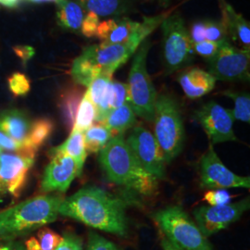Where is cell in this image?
<instances>
[{"instance_id": "cell-26", "label": "cell", "mask_w": 250, "mask_h": 250, "mask_svg": "<svg viewBox=\"0 0 250 250\" xmlns=\"http://www.w3.org/2000/svg\"><path fill=\"white\" fill-rule=\"evenodd\" d=\"M53 128V123L48 119H40L32 124L25 142L28 148L36 153L38 148L49 137Z\"/></svg>"}, {"instance_id": "cell-1", "label": "cell", "mask_w": 250, "mask_h": 250, "mask_svg": "<svg viewBox=\"0 0 250 250\" xmlns=\"http://www.w3.org/2000/svg\"><path fill=\"white\" fill-rule=\"evenodd\" d=\"M126 200L102 188L86 187L63 199L59 214L95 229L125 236L128 232Z\"/></svg>"}, {"instance_id": "cell-42", "label": "cell", "mask_w": 250, "mask_h": 250, "mask_svg": "<svg viewBox=\"0 0 250 250\" xmlns=\"http://www.w3.org/2000/svg\"><path fill=\"white\" fill-rule=\"evenodd\" d=\"M0 250H27L25 246L20 242L9 241L0 243Z\"/></svg>"}, {"instance_id": "cell-10", "label": "cell", "mask_w": 250, "mask_h": 250, "mask_svg": "<svg viewBox=\"0 0 250 250\" xmlns=\"http://www.w3.org/2000/svg\"><path fill=\"white\" fill-rule=\"evenodd\" d=\"M250 207V197H247L226 205L198 207L194 210V216L198 228L208 237L238 221Z\"/></svg>"}, {"instance_id": "cell-27", "label": "cell", "mask_w": 250, "mask_h": 250, "mask_svg": "<svg viewBox=\"0 0 250 250\" xmlns=\"http://www.w3.org/2000/svg\"><path fill=\"white\" fill-rule=\"evenodd\" d=\"M96 118H97L96 107L92 103L87 92H85L83 99L81 100L72 129L83 133L85 130H87L89 127L94 125V123L96 122Z\"/></svg>"}, {"instance_id": "cell-44", "label": "cell", "mask_w": 250, "mask_h": 250, "mask_svg": "<svg viewBox=\"0 0 250 250\" xmlns=\"http://www.w3.org/2000/svg\"><path fill=\"white\" fill-rule=\"evenodd\" d=\"M161 247L163 250H180L172 243H170L167 238H163L161 241Z\"/></svg>"}, {"instance_id": "cell-17", "label": "cell", "mask_w": 250, "mask_h": 250, "mask_svg": "<svg viewBox=\"0 0 250 250\" xmlns=\"http://www.w3.org/2000/svg\"><path fill=\"white\" fill-rule=\"evenodd\" d=\"M139 22L128 18L107 20L99 23L97 35L103 45L122 44L128 40Z\"/></svg>"}, {"instance_id": "cell-16", "label": "cell", "mask_w": 250, "mask_h": 250, "mask_svg": "<svg viewBox=\"0 0 250 250\" xmlns=\"http://www.w3.org/2000/svg\"><path fill=\"white\" fill-rule=\"evenodd\" d=\"M178 81L186 96L196 99L211 92L217 80L209 72L199 68H192L181 73Z\"/></svg>"}, {"instance_id": "cell-2", "label": "cell", "mask_w": 250, "mask_h": 250, "mask_svg": "<svg viewBox=\"0 0 250 250\" xmlns=\"http://www.w3.org/2000/svg\"><path fill=\"white\" fill-rule=\"evenodd\" d=\"M99 163L107 179L142 195H150L158 187V179L142 169L124 135L113 136L99 152Z\"/></svg>"}, {"instance_id": "cell-12", "label": "cell", "mask_w": 250, "mask_h": 250, "mask_svg": "<svg viewBox=\"0 0 250 250\" xmlns=\"http://www.w3.org/2000/svg\"><path fill=\"white\" fill-rule=\"evenodd\" d=\"M35 162V157L21 154H0V205L9 197L17 198Z\"/></svg>"}, {"instance_id": "cell-7", "label": "cell", "mask_w": 250, "mask_h": 250, "mask_svg": "<svg viewBox=\"0 0 250 250\" xmlns=\"http://www.w3.org/2000/svg\"><path fill=\"white\" fill-rule=\"evenodd\" d=\"M163 60L167 73L187 66L194 56L193 43L179 13H171L161 23Z\"/></svg>"}, {"instance_id": "cell-35", "label": "cell", "mask_w": 250, "mask_h": 250, "mask_svg": "<svg viewBox=\"0 0 250 250\" xmlns=\"http://www.w3.org/2000/svg\"><path fill=\"white\" fill-rule=\"evenodd\" d=\"M203 199L209 206H222L231 203L232 197L225 189H215L208 191Z\"/></svg>"}, {"instance_id": "cell-47", "label": "cell", "mask_w": 250, "mask_h": 250, "mask_svg": "<svg viewBox=\"0 0 250 250\" xmlns=\"http://www.w3.org/2000/svg\"><path fill=\"white\" fill-rule=\"evenodd\" d=\"M159 1L161 2V4L166 5V4H168V3H169V1H170V0H159Z\"/></svg>"}, {"instance_id": "cell-43", "label": "cell", "mask_w": 250, "mask_h": 250, "mask_svg": "<svg viewBox=\"0 0 250 250\" xmlns=\"http://www.w3.org/2000/svg\"><path fill=\"white\" fill-rule=\"evenodd\" d=\"M25 248L27 250H41L39 243L35 237H32L29 240H27L25 243Z\"/></svg>"}, {"instance_id": "cell-32", "label": "cell", "mask_w": 250, "mask_h": 250, "mask_svg": "<svg viewBox=\"0 0 250 250\" xmlns=\"http://www.w3.org/2000/svg\"><path fill=\"white\" fill-rule=\"evenodd\" d=\"M128 102V85L118 81H111V110Z\"/></svg>"}, {"instance_id": "cell-15", "label": "cell", "mask_w": 250, "mask_h": 250, "mask_svg": "<svg viewBox=\"0 0 250 250\" xmlns=\"http://www.w3.org/2000/svg\"><path fill=\"white\" fill-rule=\"evenodd\" d=\"M222 12V22L226 30L228 37H232L234 42L241 45L242 48L250 49V22L238 14L232 6L225 0H218Z\"/></svg>"}, {"instance_id": "cell-39", "label": "cell", "mask_w": 250, "mask_h": 250, "mask_svg": "<svg viewBox=\"0 0 250 250\" xmlns=\"http://www.w3.org/2000/svg\"><path fill=\"white\" fill-rule=\"evenodd\" d=\"M55 250H83V241L73 232H65L62 241Z\"/></svg>"}, {"instance_id": "cell-34", "label": "cell", "mask_w": 250, "mask_h": 250, "mask_svg": "<svg viewBox=\"0 0 250 250\" xmlns=\"http://www.w3.org/2000/svg\"><path fill=\"white\" fill-rule=\"evenodd\" d=\"M9 86L10 91L15 96H25L31 89L30 81L22 73H13L9 78Z\"/></svg>"}, {"instance_id": "cell-25", "label": "cell", "mask_w": 250, "mask_h": 250, "mask_svg": "<svg viewBox=\"0 0 250 250\" xmlns=\"http://www.w3.org/2000/svg\"><path fill=\"white\" fill-rule=\"evenodd\" d=\"M84 146L87 153H98L103 149L109 140L113 137V134L102 124L93 125L83 133Z\"/></svg>"}, {"instance_id": "cell-13", "label": "cell", "mask_w": 250, "mask_h": 250, "mask_svg": "<svg viewBox=\"0 0 250 250\" xmlns=\"http://www.w3.org/2000/svg\"><path fill=\"white\" fill-rule=\"evenodd\" d=\"M195 118L204 129L211 145L238 140L233 132L232 110L214 101L200 107L196 111Z\"/></svg>"}, {"instance_id": "cell-23", "label": "cell", "mask_w": 250, "mask_h": 250, "mask_svg": "<svg viewBox=\"0 0 250 250\" xmlns=\"http://www.w3.org/2000/svg\"><path fill=\"white\" fill-rule=\"evenodd\" d=\"M88 12H93L98 16L122 15L128 12L134 6V0H78Z\"/></svg>"}, {"instance_id": "cell-20", "label": "cell", "mask_w": 250, "mask_h": 250, "mask_svg": "<svg viewBox=\"0 0 250 250\" xmlns=\"http://www.w3.org/2000/svg\"><path fill=\"white\" fill-rule=\"evenodd\" d=\"M57 6L59 25L72 32L81 31L84 13L80 4L73 0H60Z\"/></svg>"}, {"instance_id": "cell-33", "label": "cell", "mask_w": 250, "mask_h": 250, "mask_svg": "<svg viewBox=\"0 0 250 250\" xmlns=\"http://www.w3.org/2000/svg\"><path fill=\"white\" fill-rule=\"evenodd\" d=\"M41 250H55L62 241V237L49 228H43L37 233Z\"/></svg>"}, {"instance_id": "cell-31", "label": "cell", "mask_w": 250, "mask_h": 250, "mask_svg": "<svg viewBox=\"0 0 250 250\" xmlns=\"http://www.w3.org/2000/svg\"><path fill=\"white\" fill-rule=\"evenodd\" d=\"M205 37L207 41L216 42V43L228 39L226 30L221 21H205Z\"/></svg>"}, {"instance_id": "cell-37", "label": "cell", "mask_w": 250, "mask_h": 250, "mask_svg": "<svg viewBox=\"0 0 250 250\" xmlns=\"http://www.w3.org/2000/svg\"><path fill=\"white\" fill-rule=\"evenodd\" d=\"M222 42L216 43V42H210V41L206 40L201 43L194 44L193 45L194 52H196L199 56L205 58L207 60H210L211 58L214 57L215 54L217 53Z\"/></svg>"}, {"instance_id": "cell-29", "label": "cell", "mask_w": 250, "mask_h": 250, "mask_svg": "<svg viewBox=\"0 0 250 250\" xmlns=\"http://www.w3.org/2000/svg\"><path fill=\"white\" fill-rule=\"evenodd\" d=\"M224 94L234 101V108L232 110L233 119L244 123H250V95L246 93H236L232 91H226Z\"/></svg>"}, {"instance_id": "cell-4", "label": "cell", "mask_w": 250, "mask_h": 250, "mask_svg": "<svg viewBox=\"0 0 250 250\" xmlns=\"http://www.w3.org/2000/svg\"><path fill=\"white\" fill-rule=\"evenodd\" d=\"M154 136L166 163L176 159L185 145L186 132L176 100L167 94L157 97L154 114Z\"/></svg>"}, {"instance_id": "cell-45", "label": "cell", "mask_w": 250, "mask_h": 250, "mask_svg": "<svg viewBox=\"0 0 250 250\" xmlns=\"http://www.w3.org/2000/svg\"><path fill=\"white\" fill-rule=\"evenodd\" d=\"M21 0H0V4L6 6V7H9V8H13L16 7L19 4Z\"/></svg>"}, {"instance_id": "cell-11", "label": "cell", "mask_w": 250, "mask_h": 250, "mask_svg": "<svg viewBox=\"0 0 250 250\" xmlns=\"http://www.w3.org/2000/svg\"><path fill=\"white\" fill-rule=\"evenodd\" d=\"M199 176L202 188L249 189L250 188V177L237 175L229 170L220 160L211 144L199 162Z\"/></svg>"}, {"instance_id": "cell-14", "label": "cell", "mask_w": 250, "mask_h": 250, "mask_svg": "<svg viewBox=\"0 0 250 250\" xmlns=\"http://www.w3.org/2000/svg\"><path fill=\"white\" fill-rule=\"evenodd\" d=\"M76 161L63 153L52 154V159L45 168L41 181V191L44 193H65L72 181L81 175Z\"/></svg>"}, {"instance_id": "cell-40", "label": "cell", "mask_w": 250, "mask_h": 250, "mask_svg": "<svg viewBox=\"0 0 250 250\" xmlns=\"http://www.w3.org/2000/svg\"><path fill=\"white\" fill-rule=\"evenodd\" d=\"M189 36H190L193 45L206 41L205 21L195 22L191 27Z\"/></svg>"}, {"instance_id": "cell-22", "label": "cell", "mask_w": 250, "mask_h": 250, "mask_svg": "<svg viewBox=\"0 0 250 250\" xmlns=\"http://www.w3.org/2000/svg\"><path fill=\"white\" fill-rule=\"evenodd\" d=\"M136 123V117L134 109L129 102H126L123 106L112 109L102 125L115 135H124L127 130L132 128Z\"/></svg>"}, {"instance_id": "cell-9", "label": "cell", "mask_w": 250, "mask_h": 250, "mask_svg": "<svg viewBox=\"0 0 250 250\" xmlns=\"http://www.w3.org/2000/svg\"><path fill=\"white\" fill-rule=\"evenodd\" d=\"M134 158L145 171L158 180H165V161L154 134L143 126L134 127L126 140Z\"/></svg>"}, {"instance_id": "cell-3", "label": "cell", "mask_w": 250, "mask_h": 250, "mask_svg": "<svg viewBox=\"0 0 250 250\" xmlns=\"http://www.w3.org/2000/svg\"><path fill=\"white\" fill-rule=\"evenodd\" d=\"M63 199L60 194L41 195L0 211V239L12 240L53 223Z\"/></svg>"}, {"instance_id": "cell-8", "label": "cell", "mask_w": 250, "mask_h": 250, "mask_svg": "<svg viewBox=\"0 0 250 250\" xmlns=\"http://www.w3.org/2000/svg\"><path fill=\"white\" fill-rule=\"evenodd\" d=\"M250 62V49L238 48L226 39L214 57L208 60V72L216 80L249 81Z\"/></svg>"}, {"instance_id": "cell-41", "label": "cell", "mask_w": 250, "mask_h": 250, "mask_svg": "<svg viewBox=\"0 0 250 250\" xmlns=\"http://www.w3.org/2000/svg\"><path fill=\"white\" fill-rule=\"evenodd\" d=\"M14 52L23 62L26 63L35 55L36 51L30 45H16L14 47Z\"/></svg>"}, {"instance_id": "cell-5", "label": "cell", "mask_w": 250, "mask_h": 250, "mask_svg": "<svg viewBox=\"0 0 250 250\" xmlns=\"http://www.w3.org/2000/svg\"><path fill=\"white\" fill-rule=\"evenodd\" d=\"M167 239L180 250H213L197 224L183 208L170 206L151 215Z\"/></svg>"}, {"instance_id": "cell-19", "label": "cell", "mask_w": 250, "mask_h": 250, "mask_svg": "<svg viewBox=\"0 0 250 250\" xmlns=\"http://www.w3.org/2000/svg\"><path fill=\"white\" fill-rule=\"evenodd\" d=\"M32 124L24 113L9 110L0 114V131L20 143L26 142Z\"/></svg>"}, {"instance_id": "cell-24", "label": "cell", "mask_w": 250, "mask_h": 250, "mask_svg": "<svg viewBox=\"0 0 250 250\" xmlns=\"http://www.w3.org/2000/svg\"><path fill=\"white\" fill-rule=\"evenodd\" d=\"M51 154L63 153L70 156L76 161L81 172L83 168L84 162L87 158V151L84 146L83 134L77 130H72L70 136L61 146L51 149Z\"/></svg>"}, {"instance_id": "cell-6", "label": "cell", "mask_w": 250, "mask_h": 250, "mask_svg": "<svg viewBox=\"0 0 250 250\" xmlns=\"http://www.w3.org/2000/svg\"><path fill=\"white\" fill-rule=\"evenodd\" d=\"M150 42L145 40L138 47L129 73L128 102L138 115L146 122H154L157 92L146 70V56Z\"/></svg>"}, {"instance_id": "cell-18", "label": "cell", "mask_w": 250, "mask_h": 250, "mask_svg": "<svg viewBox=\"0 0 250 250\" xmlns=\"http://www.w3.org/2000/svg\"><path fill=\"white\" fill-rule=\"evenodd\" d=\"M111 81L112 76L100 74L88 86L87 94L97 110L96 121L102 124L111 111Z\"/></svg>"}, {"instance_id": "cell-30", "label": "cell", "mask_w": 250, "mask_h": 250, "mask_svg": "<svg viewBox=\"0 0 250 250\" xmlns=\"http://www.w3.org/2000/svg\"><path fill=\"white\" fill-rule=\"evenodd\" d=\"M0 147L9 151L14 152L16 154L26 155L30 157H36V153L30 150L26 144L20 143L18 141L10 138L8 135L0 131Z\"/></svg>"}, {"instance_id": "cell-28", "label": "cell", "mask_w": 250, "mask_h": 250, "mask_svg": "<svg viewBox=\"0 0 250 250\" xmlns=\"http://www.w3.org/2000/svg\"><path fill=\"white\" fill-rule=\"evenodd\" d=\"M83 93L78 87H72L67 90L61 100V109L62 112L63 118L66 124L72 127L81 100L83 97Z\"/></svg>"}, {"instance_id": "cell-21", "label": "cell", "mask_w": 250, "mask_h": 250, "mask_svg": "<svg viewBox=\"0 0 250 250\" xmlns=\"http://www.w3.org/2000/svg\"><path fill=\"white\" fill-rule=\"evenodd\" d=\"M100 74L101 71L95 62L89 48H84L83 53L75 59L72 64V79L76 83L88 87L90 83Z\"/></svg>"}, {"instance_id": "cell-48", "label": "cell", "mask_w": 250, "mask_h": 250, "mask_svg": "<svg viewBox=\"0 0 250 250\" xmlns=\"http://www.w3.org/2000/svg\"><path fill=\"white\" fill-rule=\"evenodd\" d=\"M1 153H3V149L0 147V154H1Z\"/></svg>"}, {"instance_id": "cell-46", "label": "cell", "mask_w": 250, "mask_h": 250, "mask_svg": "<svg viewBox=\"0 0 250 250\" xmlns=\"http://www.w3.org/2000/svg\"><path fill=\"white\" fill-rule=\"evenodd\" d=\"M29 2H32V3H36V4H40V3H50V2H53V3H58L60 0H27Z\"/></svg>"}, {"instance_id": "cell-36", "label": "cell", "mask_w": 250, "mask_h": 250, "mask_svg": "<svg viewBox=\"0 0 250 250\" xmlns=\"http://www.w3.org/2000/svg\"><path fill=\"white\" fill-rule=\"evenodd\" d=\"M86 250H118L112 242L94 232H90Z\"/></svg>"}, {"instance_id": "cell-38", "label": "cell", "mask_w": 250, "mask_h": 250, "mask_svg": "<svg viewBox=\"0 0 250 250\" xmlns=\"http://www.w3.org/2000/svg\"><path fill=\"white\" fill-rule=\"evenodd\" d=\"M99 23L100 22H99V16L93 12H88V14L84 17L82 23V27H81L82 34L86 37L96 36Z\"/></svg>"}]
</instances>
